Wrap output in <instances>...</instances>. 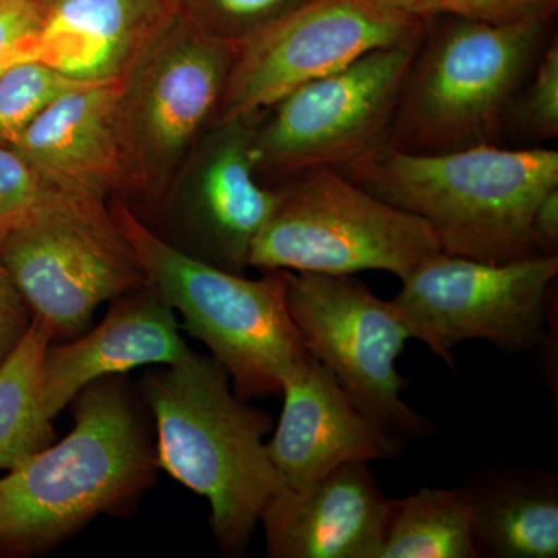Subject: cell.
<instances>
[{"label": "cell", "mask_w": 558, "mask_h": 558, "mask_svg": "<svg viewBox=\"0 0 558 558\" xmlns=\"http://www.w3.org/2000/svg\"><path fill=\"white\" fill-rule=\"evenodd\" d=\"M391 9L402 11L418 20L436 17H459V20L506 24L553 17L558 0H379Z\"/></svg>", "instance_id": "24"}, {"label": "cell", "mask_w": 558, "mask_h": 558, "mask_svg": "<svg viewBox=\"0 0 558 558\" xmlns=\"http://www.w3.org/2000/svg\"><path fill=\"white\" fill-rule=\"evenodd\" d=\"M258 117L213 123L180 186L172 218L175 248L231 274L245 275L250 250L279 201L278 186L260 182L253 160Z\"/></svg>", "instance_id": "13"}, {"label": "cell", "mask_w": 558, "mask_h": 558, "mask_svg": "<svg viewBox=\"0 0 558 558\" xmlns=\"http://www.w3.org/2000/svg\"><path fill=\"white\" fill-rule=\"evenodd\" d=\"M53 341L33 319L17 348L0 365V470H13L54 439L53 421L43 405V363Z\"/></svg>", "instance_id": "20"}, {"label": "cell", "mask_w": 558, "mask_h": 558, "mask_svg": "<svg viewBox=\"0 0 558 558\" xmlns=\"http://www.w3.org/2000/svg\"><path fill=\"white\" fill-rule=\"evenodd\" d=\"M47 10L35 0H0V73L35 60Z\"/></svg>", "instance_id": "27"}, {"label": "cell", "mask_w": 558, "mask_h": 558, "mask_svg": "<svg viewBox=\"0 0 558 558\" xmlns=\"http://www.w3.org/2000/svg\"><path fill=\"white\" fill-rule=\"evenodd\" d=\"M281 396L284 403L267 453L290 490H304L349 462L402 454V438L365 416L312 355L284 380Z\"/></svg>", "instance_id": "14"}, {"label": "cell", "mask_w": 558, "mask_h": 558, "mask_svg": "<svg viewBox=\"0 0 558 558\" xmlns=\"http://www.w3.org/2000/svg\"><path fill=\"white\" fill-rule=\"evenodd\" d=\"M427 24L379 0H304L238 43L213 123L259 117L369 51L422 38Z\"/></svg>", "instance_id": "12"}, {"label": "cell", "mask_w": 558, "mask_h": 558, "mask_svg": "<svg viewBox=\"0 0 558 558\" xmlns=\"http://www.w3.org/2000/svg\"><path fill=\"white\" fill-rule=\"evenodd\" d=\"M339 171L425 220L447 255L495 264L545 256L532 215L558 186L556 149L483 143L421 154L384 145Z\"/></svg>", "instance_id": "2"}, {"label": "cell", "mask_w": 558, "mask_h": 558, "mask_svg": "<svg viewBox=\"0 0 558 558\" xmlns=\"http://www.w3.org/2000/svg\"><path fill=\"white\" fill-rule=\"evenodd\" d=\"M47 185L16 150L0 145V244L35 207Z\"/></svg>", "instance_id": "26"}, {"label": "cell", "mask_w": 558, "mask_h": 558, "mask_svg": "<svg viewBox=\"0 0 558 558\" xmlns=\"http://www.w3.org/2000/svg\"><path fill=\"white\" fill-rule=\"evenodd\" d=\"M286 301L304 348L365 416L402 439L435 432L400 396L407 381L396 362L414 330L392 301L354 275L307 271H288Z\"/></svg>", "instance_id": "10"}, {"label": "cell", "mask_w": 558, "mask_h": 558, "mask_svg": "<svg viewBox=\"0 0 558 558\" xmlns=\"http://www.w3.org/2000/svg\"><path fill=\"white\" fill-rule=\"evenodd\" d=\"M182 7V0H54L35 60L70 78L121 80Z\"/></svg>", "instance_id": "18"}, {"label": "cell", "mask_w": 558, "mask_h": 558, "mask_svg": "<svg viewBox=\"0 0 558 558\" xmlns=\"http://www.w3.org/2000/svg\"><path fill=\"white\" fill-rule=\"evenodd\" d=\"M558 255L483 263L440 252L418 264L392 303L450 368L453 349L486 340L510 354L538 351L545 340Z\"/></svg>", "instance_id": "11"}, {"label": "cell", "mask_w": 558, "mask_h": 558, "mask_svg": "<svg viewBox=\"0 0 558 558\" xmlns=\"http://www.w3.org/2000/svg\"><path fill=\"white\" fill-rule=\"evenodd\" d=\"M112 303L97 328L47 348L40 391L51 421L92 381L142 366L179 365L193 354L178 315L148 284Z\"/></svg>", "instance_id": "16"}, {"label": "cell", "mask_w": 558, "mask_h": 558, "mask_svg": "<svg viewBox=\"0 0 558 558\" xmlns=\"http://www.w3.org/2000/svg\"><path fill=\"white\" fill-rule=\"evenodd\" d=\"M73 428L0 480V548L43 553L98 515H121L157 478L156 446L117 376L81 389Z\"/></svg>", "instance_id": "1"}, {"label": "cell", "mask_w": 558, "mask_h": 558, "mask_svg": "<svg viewBox=\"0 0 558 558\" xmlns=\"http://www.w3.org/2000/svg\"><path fill=\"white\" fill-rule=\"evenodd\" d=\"M213 357L146 371L142 395L156 421L159 469L207 498L213 535L227 557L244 556L260 515L284 488L267 453V411L230 387Z\"/></svg>", "instance_id": "3"}, {"label": "cell", "mask_w": 558, "mask_h": 558, "mask_svg": "<svg viewBox=\"0 0 558 558\" xmlns=\"http://www.w3.org/2000/svg\"><path fill=\"white\" fill-rule=\"evenodd\" d=\"M303 2L304 0H201L204 16L196 20L219 38L238 44Z\"/></svg>", "instance_id": "25"}, {"label": "cell", "mask_w": 558, "mask_h": 558, "mask_svg": "<svg viewBox=\"0 0 558 558\" xmlns=\"http://www.w3.org/2000/svg\"><path fill=\"white\" fill-rule=\"evenodd\" d=\"M389 513L368 462H349L304 490H279L259 524L270 558H380Z\"/></svg>", "instance_id": "15"}, {"label": "cell", "mask_w": 558, "mask_h": 558, "mask_svg": "<svg viewBox=\"0 0 558 558\" xmlns=\"http://www.w3.org/2000/svg\"><path fill=\"white\" fill-rule=\"evenodd\" d=\"M33 312L0 258V365L31 329Z\"/></svg>", "instance_id": "28"}, {"label": "cell", "mask_w": 558, "mask_h": 558, "mask_svg": "<svg viewBox=\"0 0 558 558\" xmlns=\"http://www.w3.org/2000/svg\"><path fill=\"white\" fill-rule=\"evenodd\" d=\"M421 39L369 51L260 113L253 131L258 179L281 185L315 168L343 170L387 145Z\"/></svg>", "instance_id": "9"}, {"label": "cell", "mask_w": 558, "mask_h": 558, "mask_svg": "<svg viewBox=\"0 0 558 558\" xmlns=\"http://www.w3.org/2000/svg\"><path fill=\"white\" fill-rule=\"evenodd\" d=\"M0 258L53 340L75 339L102 303L146 286L105 197L51 185L0 244Z\"/></svg>", "instance_id": "7"}, {"label": "cell", "mask_w": 558, "mask_h": 558, "mask_svg": "<svg viewBox=\"0 0 558 558\" xmlns=\"http://www.w3.org/2000/svg\"><path fill=\"white\" fill-rule=\"evenodd\" d=\"M113 216L134 250L146 284L227 371L242 400L281 395L282 384L311 357L290 317L288 271L250 279L180 252L130 205L116 201Z\"/></svg>", "instance_id": "5"}, {"label": "cell", "mask_w": 558, "mask_h": 558, "mask_svg": "<svg viewBox=\"0 0 558 558\" xmlns=\"http://www.w3.org/2000/svg\"><path fill=\"white\" fill-rule=\"evenodd\" d=\"M121 80L62 95L10 146L57 189L108 197L123 191L117 106Z\"/></svg>", "instance_id": "17"}, {"label": "cell", "mask_w": 558, "mask_h": 558, "mask_svg": "<svg viewBox=\"0 0 558 558\" xmlns=\"http://www.w3.org/2000/svg\"><path fill=\"white\" fill-rule=\"evenodd\" d=\"M238 44L179 13L121 78L117 124L123 191L159 197L215 121Z\"/></svg>", "instance_id": "8"}, {"label": "cell", "mask_w": 558, "mask_h": 558, "mask_svg": "<svg viewBox=\"0 0 558 558\" xmlns=\"http://www.w3.org/2000/svg\"><path fill=\"white\" fill-rule=\"evenodd\" d=\"M550 20H429L403 81L387 145L421 154L499 145L510 102L553 38Z\"/></svg>", "instance_id": "4"}, {"label": "cell", "mask_w": 558, "mask_h": 558, "mask_svg": "<svg viewBox=\"0 0 558 558\" xmlns=\"http://www.w3.org/2000/svg\"><path fill=\"white\" fill-rule=\"evenodd\" d=\"M89 81L70 78L47 62H16L0 73V145L11 146L44 109Z\"/></svg>", "instance_id": "22"}, {"label": "cell", "mask_w": 558, "mask_h": 558, "mask_svg": "<svg viewBox=\"0 0 558 558\" xmlns=\"http://www.w3.org/2000/svg\"><path fill=\"white\" fill-rule=\"evenodd\" d=\"M462 488L480 557H558V478L553 472L486 469Z\"/></svg>", "instance_id": "19"}, {"label": "cell", "mask_w": 558, "mask_h": 558, "mask_svg": "<svg viewBox=\"0 0 558 558\" xmlns=\"http://www.w3.org/2000/svg\"><path fill=\"white\" fill-rule=\"evenodd\" d=\"M35 2L40 3V5L46 7V9H49L51 3L54 2V0H35Z\"/></svg>", "instance_id": "30"}, {"label": "cell", "mask_w": 558, "mask_h": 558, "mask_svg": "<svg viewBox=\"0 0 558 558\" xmlns=\"http://www.w3.org/2000/svg\"><path fill=\"white\" fill-rule=\"evenodd\" d=\"M532 233L542 255H558V186L549 190L535 207Z\"/></svg>", "instance_id": "29"}, {"label": "cell", "mask_w": 558, "mask_h": 558, "mask_svg": "<svg viewBox=\"0 0 558 558\" xmlns=\"http://www.w3.org/2000/svg\"><path fill=\"white\" fill-rule=\"evenodd\" d=\"M278 189L277 208L253 241L248 267L326 275L381 270L402 281L442 252L425 220L336 168L301 172Z\"/></svg>", "instance_id": "6"}, {"label": "cell", "mask_w": 558, "mask_h": 558, "mask_svg": "<svg viewBox=\"0 0 558 558\" xmlns=\"http://www.w3.org/2000/svg\"><path fill=\"white\" fill-rule=\"evenodd\" d=\"M505 134L532 143L558 137V39H549L542 57L523 87L510 102L501 137Z\"/></svg>", "instance_id": "23"}, {"label": "cell", "mask_w": 558, "mask_h": 558, "mask_svg": "<svg viewBox=\"0 0 558 558\" xmlns=\"http://www.w3.org/2000/svg\"><path fill=\"white\" fill-rule=\"evenodd\" d=\"M380 558H480L464 488L424 487L391 499Z\"/></svg>", "instance_id": "21"}]
</instances>
